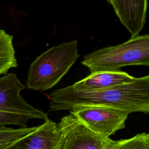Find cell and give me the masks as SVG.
Returning a JSON list of instances; mask_svg holds the SVG:
<instances>
[{"label": "cell", "instance_id": "1", "mask_svg": "<svg viewBox=\"0 0 149 149\" xmlns=\"http://www.w3.org/2000/svg\"><path fill=\"white\" fill-rule=\"evenodd\" d=\"M49 111L69 110L80 106H101L127 113H149V74L132 83L97 91H80L68 86L49 95Z\"/></svg>", "mask_w": 149, "mask_h": 149}, {"label": "cell", "instance_id": "2", "mask_svg": "<svg viewBox=\"0 0 149 149\" xmlns=\"http://www.w3.org/2000/svg\"><path fill=\"white\" fill-rule=\"evenodd\" d=\"M79 56L76 40L49 48L30 65L27 87L41 92L52 88L68 72Z\"/></svg>", "mask_w": 149, "mask_h": 149}, {"label": "cell", "instance_id": "3", "mask_svg": "<svg viewBox=\"0 0 149 149\" xmlns=\"http://www.w3.org/2000/svg\"><path fill=\"white\" fill-rule=\"evenodd\" d=\"M81 63L91 73L133 65L149 66V34L138 36L122 44L86 55Z\"/></svg>", "mask_w": 149, "mask_h": 149}, {"label": "cell", "instance_id": "4", "mask_svg": "<svg viewBox=\"0 0 149 149\" xmlns=\"http://www.w3.org/2000/svg\"><path fill=\"white\" fill-rule=\"evenodd\" d=\"M24 85L13 73L0 77V130L8 125L26 127L31 119H48V114L27 102L20 95Z\"/></svg>", "mask_w": 149, "mask_h": 149}, {"label": "cell", "instance_id": "5", "mask_svg": "<svg viewBox=\"0 0 149 149\" xmlns=\"http://www.w3.org/2000/svg\"><path fill=\"white\" fill-rule=\"evenodd\" d=\"M93 132L109 138L125 127L129 113L119 109L101 106H80L70 111Z\"/></svg>", "mask_w": 149, "mask_h": 149}, {"label": "cell", "instance_id": "6", "mask_svg": "<svg viewBox=\"0 0 149 149\" xmlns=\"http://www.w3.org/2000/svg\"><path fill=\"white\" fill-rule=\"evenodd\" d=\"M59 149H104L108 138L89 129L72 114L61 119Z\"/></svg>", "mask_w": 149, "mask_h": 149}, {"label": "cell", "instance_id": "7", "mask_svg": "<svg viewBox=\"0 0 149 149\" xmlns=\"http://www.w3.org/2000/svg\"><path fill=\"white\" fill-rule=\"evenodd\" d=\"M60 140L58 123L48 119L33 132L2 149H59Z\"/></svg>", "mask_w": 149, "mask_h": 149}, {"label": "cell", "instance_id": "8", "mask_svg": "<svg viewBox=\"0 0 149 149\" xmlns=\"http://www.w3.org/2000/svg\"><path fill=\"white\" fill-rule=\"evenodd\" d=\"M122 24L131 34L139 36L146 21L147 0H108Z\"/></svg>", "mask_w": 149, "mask_h": 149}, {"label": "cell", "instance_id": "9", "mask_svg": "<svg viewBox=\"0 0 149 149\" xmlns=\"http://www.w3.org/2000/svg\"><path fill=\"white\" fill-rule=\"evenodd\" d=\"M136 78L120 70L100 71L92 73L70 86L76 90L97 91L132 83Z\"/></svg>", "mask_w": 149, "mask_h": 149}, {"label": "cell", "instance_id": "10", "mask_svg": "<svg viewBox=\"0 0 149 149\" xmlns=\"http://www.w3.org/2000/svg\"><path fill=\"white\" fill-rule=\"evenodd\" d=\"M17 66L13 36L0 29V75L6 74L10 69Z\"/></svg>", "mask_w": 149, "mask_h": 149}, {"label": "cell", "instance_id": "11", "mask_svg": "<svg viewBox=\"0 0 149 149\" xmlns=\"http://www.w3.org/2000/svg\"><path fill=\"white\" fill-rule=\"evenodd\" d=\"M104 149H149V133H141L127 139H107Z\"/></svg>", "mask_w": 149, "mask_h": 149}, {"label": "cell", "instance_id": "12", "mask_svg": "<svg viewBox=\"0 0 149 149\" xmlns=\"http://www.w3.org/2000/svg\"><path fill=\"white\" fill-rule=\"evenodd\" d=\"M38 126L13 129L6 127L0 130V149L35 131Z\"/></svg>", "mask_w": 149, "mask_h": 149}]
</instances>
